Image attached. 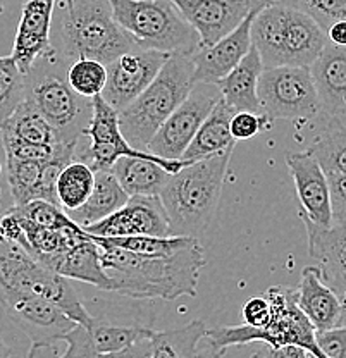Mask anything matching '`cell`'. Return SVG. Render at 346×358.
<instances>
[{
    "label": "cell",
    "mask_w": 346,
    "mask_h": 358,
    "mask_svg": "<svg viewBox=\"0 0 346 358\" xmlns=\"http://www.w3.org/2000/svg\"><path fill=\"white\" fill-rule=\"evenodd\" d=\"M100 264L110 281V291L135 300H176L195 296L206 253L199 238L171 253H131L99 245Z\"/></svg>",
    "instance_id": "6da1fadb"
},
{
    "label": "cell",
    "mask_w": 346,
    "mask_h": 358,
    "mask_svg": "<svg viewBox=\"0 0 346 358\" xmlns=\"http://www.w3.org/2000/svg\"><path fill=\"white\" fill-rule=\"evenodd\" d=\"M50 42L66 64L93 59L110 64L136 48L135 40L114 20L109 0H57Z\"/></svg>",
    "instance_id": "7a4b0ae2"
},
{
    "label": "cell",
    "mask_w": 346,
    "mask_h": 358,
    "mask_svg": "<svg viewBox=\"0 0 346 358\" xmlns=\"http://www.w3.org/2000/svg\"><path fill=\"white\" fill-rule=\"evenodd\" d=\"M233 148L188 164L171 174L159 195L173 236L199 238L217 214Z\"/></svg>",
    "instance_id": "3957f363"
},
{
    "label": "cell",
    "mask_w": 346,
    "mask_h": 358,
    "mask_svg": "<svg viewBox=\"0 0 346 358\" xmlns=\"http://www.w3.org/2000/svg\"><path fill=\"white\" fill-rule=\"evenodd\" d=\"M0 231L3 240L23 246L33 259L59 275L69 257L92 241L90 234L71 221L61 207L45 200L14 205L0 219Z\"/></svg>",
    "instance_id": "277c9868"
},
{
    "label": "cell",
    "mask_w": 346,
    "mask_h": 358,
    "mask_svg": "<svg viewBox=\"0 0 346 358\" xmlns=\"http://www.w3.org/2000/svg\"><path fill=\"white\" fill-rule=\"evenodd\" d=\"M68 64L54 50L36 59L24 76V100L48 122L61 143L80 145L92 119L90 99L78 95L68 83Z\"/></svg>",
    "instance_id": "5b68a950"
},
{
    "label": "cell",
    "mask_w": 346,
    "mask_h": 358,
    "mask_svg": "<svg viewBox=\"0 0 346 358\" xmlns=\"http://www.w3.org/2000/svg\"><path fill=\"white\" fill-rule=\"evenodd\" d=\"M193 83L192 55L171 54L150 85L119 112V129L136 150H147L148 143L183 100Z\"/></svg>",
    "instance_id": "8992f818"
},
{
    "label": "cell",
    "mask_w": 346,
    "mask_h": 358,
    "mask_svg": "<svg viewBox=\"0 0 346 358\" xmlns=\"http://www.w3.org/2000/svg\"><path fill=\"white\" fill-rule=\"evenodd\" d=\"M271 305V320L264 327L219 326L207 329L206 339L214 357L224 355L231 346L262 343L271 346L295 345L307 350L317 358H324L315 345V329L296 303V288L289 286H271L266 291Z\"/></svg>",
    "instance_id": "52a82bcc"
},
{
    "label": "cell",
    "mask_w": 346,
    "mask_h": 358,
    "mask_svg": "<svg viewBox=\"0 0 346 358\" xmlns=\"http://www.w3.org/2000/svg\"><path fill=\"white\" fill-rule=\"evenodd\" d=\"M109 3L114 20L136 47L186 55L199 50V35L171 0H109Z\"/></svg>",
    "instance_id": "ba28073f"
},
{
    "label": "cell",
    "mask_w": 346,
    "mask_h": 358,
    "mask_svg": "<svg viewBox=\"0 0 346 358\" xmlns=\"http://www.w3.org/2000/svg\"><path fill=\"white\" fill-rule=\"evenodd\" d=\"M0 291H16L43 298L57 305L73 322L88 329L95 322L69 279L42 266L23 246L10 240H0Z\"/></svg>",
    "instance_id": "9c48e42d"
},
{
    "label": "cell",
    "mask_w": 346,
    "mask_h": 358,
    "mask_svg": "<svg viewBox=\"0 0 346 358\" xmlns=\"http://www.w3.org/2000/svg\"><path fill=\"white\" fill-rule=\"evenodd\" d=\"M257 95L260 110L271 122L277 119L310 121L322 114L310 67L279 66L264 69Z\"/></svg>",
    "instance_id": "30bf717a"
},
{
    "label": "cell",
    "mask_w": 346,
    "mask_h": 358,
    "mask_svg": "<svg viewBox=\"0 0 346 358\" xmlns=\"http://www.w3.org/2000/svg\"><path fill=\"white\" fill-rule=\"evenodd\" d=\"M92 119L88 122L87 133V147L85 152H78V160H83L93 171H110L115 164V160L121 157H135V159H148L159 162L164 169L169 174L178 173L183 169L185 166L192 162H185V160H169L157 157L150 152L136 150L131 145L126 141L122 136L121 129H119V112L113 109L102 95L93 96L92 99Z\"/></svg>",
    "instance_id": "8fae6325"
},
{
    "label": "cell",
    "mask_w": 346,
    "mask_h": 358,
    "mask_svg": "<svg viewBox=\"0 0 346 358\" xmlns=\"http://www.w3.org/2000/svg\"><path fill=\"white\" fill-rule=\"evenodd\" d=\"M221 93L215 85L196 83L180 107L166 119V122L154 134L147 150L150 154L169 160H181L196 131L215 103Z\"/></svg>",
    "instance_id": "7c38bea8"
},
{
    "label": "cell",
    "mask_w": 346,
    "mask_h": 358,
    "mask_svg": "<svg viewBox=\"0 0 346 358\" xmlns=\"http://www.w3.org/2000/svg\"><path fill=\"white\" fill-rule=\"evenodd\" d=\"M171 54L133 48L107 64V83L102 99L121 112L154 81Z\"/></svg>",
    "instance_id": "4fadbf2b"
},
{
    "label": "cell",
    "mask_w": 346,
    "mask_h": 358,
    "mask_svg": "<svg viewBox=\"0 0 346 358\" xmlns=\"http://www.w3.org/2000/svg\"><path fill=\"white\" fill-rule=\"evenodd\" d=\"M0 305L31 343H57L76 326L57 305L16 291H0Z\"/></svg>",
    "instance_id": "5bb4252c"
},
{
    "label": "cell",
    "mask_w": 346,
    "mask_h": 358,
    "mask_svg": "<svg viewBox=\"0 0 346 358\" xmlns=\"http://www.w3.org/2000/svg\"><path fill=\"white\" fill-rule=\"evenodd\" d=\"M286 166L300 200L301 221L324 229L333 226L329 179L317 159L308 150L291 152L286 155Z\"/></svg>",
    "instance_id": "9a60e30c"
},
{
    "label": "cell",
    "mask_w": 346,
    "mask_h": 358,
    "mask_svg": "<svg viewBox=\"0 0 346 358\" xmlns=\"http://www.w3.org/2000/svg\"><path fill=\"white\" fill-rule=\"evenodd\" d=\"M85 231L100 238L173 236L159 196H129V200L113 215L88 226Z\"/></svg>",
    "instance_id": "2e32d148"
},
{
    "label": "cell",
    "mask_w": 346,
    "mask_h": 358,
    "mask_svg": "<svg viewBox=\"0 0 346 358\" xmlns=\"http://www.w3.org/2000/svg\"><path fill=\"white\" fill-rule=\"evenodd\" d=\"M199 35V48L210 47L229 35L250 13H259L252 0H171Z\"/></svg>",
    "instance_id": "e0dca14e"
},
{
    "label": "cell",
    "mask_w": 346,
    "mask_h": 358,
    "mask_svg": "<svg viewBox=\"0 0 346 358\" xmlns=\"http://www.w3.org/2000/svg\"><path fill=\"white\" fill-rule=\"evenodd\" d=\"M55 3L57 0H26L21 10L10 57L24 76L29 73L36 59L54 50L50 31Z\"/></svg>",
    "instance_id": "ac0fdd59"
},
{
    "label": "cell",
    "mask_w": 346,
    "mask_h": 358,
    "mask_svg": "<svg viewBox=\"0 0 346 358\" xmlns=\"http://www.w3.org/2000/svg\"><path fill=\"white\" fill-rule=\"evenodd\" d=\"M255 16L257 13H250L224 38L192 54L193 83L215 85L240 64L252 47V22Z\"/></svg>",
    "instance_id": "d6986e66"
},
{
    "label": "cell",
    "mask_w": 346,
    "mask_h": 358,
    "mask_svg": "<svg viewBox=\"0 0 346 358\" xmlns=\"http://www.w3.org/2000/svg\"><path fill=\"white\" fill-rule=\"evenodd\" d=\"M307 229L308 253L321 268L322 281L329 286L343 305V326H346V224L312 226L303 222Z\"/></svg>",
    "instance_id": "ffe728a7"
},
{
    "label": "cell",
    "mask_w": 346,
    "mask_h": 358,
    "mask_svg": "<svg viewBox=\"0 0 346 358\" xmlns=\"http://www.w3.org/2000/svg\"><path fill=\"white\" fill-rule=\"evenodd\" d=\"M71 160L74 159L57 157L48 162L7 159V182L14 205L20 207L33 200H45L59 207L55 182Z\"/></svg>",
    "instance_id": "44dd1931"
},
{
    "label": "cell",
    "mask_w": 346,
    "mask_h": 358,
    "mask_svg": "<svg viewBox=\"0 0 346 358\" xmlns=\"http://www.w3.org/2000/svg\"><path fill=\"white\" fill-rule=\"evenodd\" d=\"M296 303L315 331L343 326V305L338 294L322 281L321 268L307 266L296 288Z\"/></svg>",
    "instance_id": "7402d4cb"
},
{
    "label": "cell",
    "mask_w": 346,
    "mask_h": 358,
    "mask_svg": "<svg viewBox=\"0 0 346 358\" xmlns=\"http://www.w3.org/2000/svg\"><path fill=\"white\" fill-rule=\"evenodd\" d=\"M312 80L317 90L322 114L341 117L346 114V47L326 43L314 64Z\"/></svg>",
    "instance_id": "603a6c76"
},
{
    "label": "cell",
    "mask_w": 346,
    "mask_h": 358,
    "mask_svg": "<svg viewBox=\"0 0 346 358\" xmlns=\"http://www.w3.org/2000/svg\"><path fill=\"white\" fill-rule=\"evenodd\" d=\"M284 6V3H282ZM286 7L282 28V66L310 67L321 55L327 38L321 26L303 10Z\"/></svg>",
    "instance_id": "cb8c5ba5"
},
{
    "label": "cell",
    "mask_w": 346,
    "mask_h": 358,
    "mask_svg": "<svg viewBox=\"0 0 346 358\" xmlns=\"http://www.w3.org/2000/svg\"><path fill=\"white\" fill-rule=\"evenodd\" d=\"M262 71V59H260L257 48L252 45L248 54L241 59L240 64L234 67L228 76H224L221 81L215 83L226 106H229L234 112L245 110L262 114L259 95H257Z\"/></svg>",
    "instance_id": "d4e9b609"
},
{
    "label": "cell",
    "mask_w": 346,
    "mask_h": 358,
    "mask_svg": "<svg viewBox=\"0 0 346 358\" xmlns=\"http://www.w3.org/2000/svg\"><path fill=\"white\" fill-rule=\"evenodd\" d=\"M128 200L129 195L119 185L113 171H96L95 185H93L88 200L80 208L69 212L68 215L71 221L87 229L88 226H93L102 219L113 215Z\"/></svg>",
    "instance_id": "484cf974"
},
{
    "label": "cell",
    "mask_w": 346,
    "mask_h": 358,
    "mask_svg": "<svg viewBox=\"0 0 346 358\" xmlns=\"http://www.w3.org/2000/svg\"><path fill=\"white\" fill-rule=\"evenodd\" d=\"M234 115V110L222 99L215 103L214 109L207 115L203 124L196 131L195 138L192 140L189 147L181 157L185 162H196V160L207 159L215 154L233 148L236 141L233 140L229 131V122L231 117Z\"/></svg>",
    "instance_id": "4316f807"
},
{
    "label": "cell",
    "mask_w": 346,
    "mask_h": 358,
    "mask_svg": "<svg viewBox=\"0 0 346 358\" xmlns=\"http://www.w3.org/2000/svg\"><path fill=\"white\" fill-rule=\"evenodd\" d=\"M110 171L129 196H159L171 178L155 160L135 157H121Z\"/></svg>",
    "instance_id": "83f0119b"
},
{
    "label": "cell",
    "mask_w": 346,
    "mask_h": 358,
    "mask_svg": "<svg viewBox=\"0 0 346 358\" xmlns=\"http://www.w3.org/2000/svg\"><path fill=\"white\" fill-rule=\"evenodd\" d=\"M207 326L193 320L178 329L152 334V358H200L199 343L206 338Z\"/></svg>",
    "instance_id": "f1b7e54d"
},
{
    "label": "cell",
    "mask_w": 346,
    "mask_h": 358,
    "mask_svg": "<svg viewBox=\"0 0 346 358\" xmlns=\"http://www.w3.org/2000/svg\"><path fill=\"white\" fill-rule=\"evenodd\" d=\"M0 133L17 138V140L24 141V143L42 145V147L61 145L54 129L35 110V107L29 102H26V100H23L20 103V107L13 112V115L3 122V126L0 128Z\"/></svg>",
    "instance_id": "f546056e"
},
{
    "label": "cell",
    "mask_w": 346,
    "mask_h": 358,
    "mask_svg": "<svg viewBox=\"0 0 346 358\" xmlns=\"http://www.w3.org/2000/svg\"><path fill=\"white\" fill-rule=\"evenodd\" d=\"M308 152L317 159L326 174L346 176V124L340 117H327V124L315 136Z\"/></svg>",
    "instance_id": "4dcf8cb0"
},
{
    "label": "cell",
    "mask_w": 346,
    "mask_h": 358,
    "mask_svg": "<svg viewBox=\"0 0 346 358\" xmlns=\"http://www.w3.org/2000/svg\"><path fill=\"white\" fill-rule=\"evenodd\" d=\"M93 185H95V171L83 160H71L61 171L55 182L59 207L66 214L80 208L90 196Z\"/></svg>",
    "instance_id": "1f68e13d"
},
{
    "label": "cell",
    "mask_w": 346,
    "mask_h": 358,
    "mask_svg": "<svg viewBox=\"0 0 346 358\" xmlns=\"http://www.w3.org/2000/svg\"><path fill=\"white\" fill-rule=\"evenodd\" d=\"M154 331L145 326H114L107 322H93L90 327L92 345L99 355L121 352L133 343L150 338Z\"/></svg>",
    "instance_id": "d6a6232c"
},
{
    "label": "cell",
    "mask_w": 346,
    "mask_h": 358,
    "mask_svg": "<svg viewBox=\"0 0 346 358\" xmlns=\"http://www.w3.org/2000/svg\"><path fill=\"white\" fill-rule=\"evenodd\" d=\"M68 83L78 95L85 99L102 95L107 83V67L106 64L93 59H78L68 66Z\"/></svg>",
    "instance_id": "836d02e7"
},
{
    "label": "cell",
    "mask_w": 346,
    "mask_h": 358,
    "mask_svg": "<svg viewBox=\"0 0 346 358\" xmlns=\"http://www.w3.org/2000/svg\"><path fill=\"white\" fill-rule=\"evenodd\" d=\"M24 74L13 57H0V128L24 100Z\"/></svg>",
    "instance_id": "e575fe53"
},
{
    "label": "cell",
    "mask_w": 346,
    "mask_h": 358,
    "mask_svg": "<svg viewBox=\"0 0 346 358\" xmlns=\"http://www.w3.org/2000/svg\"><path fill=\"white\" fill-rule=\"evenodd\" d=\"M271 3H284L303 10L321 26L324 33L334 22L346 20V0H273Z\"/></svg>",
    "instance_id": "d590c367"
},
{
    "label": "cell",
    "mask_w": 346,
    "mask_h": 358,
    "mask_svg": "<svg viewBox=\"0 0 346 358\" xmlns=\"http://www.w3.org/2000/svg\"><path fill=\"white\" fill-rule=\"evenodd\" d=\"M273 122L264 114H255V112H234L229 122V131L234 141L250 140L262 133L264 129H269Z\"/></svg>",
    "instance_id": "8d00e7d4"
},
{
    "label": "cell",
    "mask_w": 346,
    "mask_h": 358,
    "mask_svg": "<svg viewBox=\"0 0 346 358\" xmlns=\"http://www.w3.org/2000/svg\"><path fill=\"white\" fill-rule=\"evenodd\" d=\"M62 341L68 343V350L61 358H96L99 353L95 352L92 345V338H90V329L88 327L76 326L69 331L68 334L62 338Z\"/></svg>",
    "instance_id": "74e56055"
},
{
    "label": "cell",
    "mask_w": 346,
    "mask_h": 358,
    "mask_svg": "<svg viewBox=\"0 0 346 358\" xmlns=\"http://www.w3.org/2000/svg\"><path fill=\"white\" fill-rule=\"evenodd\" d=\"M241 319L245 326L264 327L271 320V305L266 296H254L241 307Z\"/></svg>",
    "instance_id": "f35d334b"
},
{
    "label": "cell",
    "mask_w": 346,
    "mask_h": 358,
    "mask_svg": "<svg viewBox=\"0 0 346 358\" xmlns=\"http://www.w3.org/2000/svg\"><path fill=\"white\" fill-rule=\"evenodd\" d=\"M331 189V207H333V224H346V176L327 174Z\"/></svg>",
    "instance_id": "ab89813d"
},
{
    "label": "cell",
    "mask_w": 346,
    "mask_h": 358,
    "mask_svg": "<svg viewBox=\"0 0 346 358\" xmlns=\"http://www.w3.org/2000/svg\"><path fill=\"white\" fill-rule=\"evenodd\" d=\"M252 358H308V352L301 346L284 345V346H271L264 345L259 352L254 353Z\"/></svg>",
    "instance_id": "60d3db41"
},
{
    "label": "cell",
    "mask_w": 346,
    "mask_h": 358,
    "mask_svg": "<svg viewBox=\"0 0 346 358\" xmlns=\"http://www.w3.org/2000/svg\"><path fill=\"white\" fill-rule=\"evenodd\" d=\"M152 338V336H150ZM150 338H143L140 341L133 343L128 348L121 350V352L106 353V355H99L96 358H152V341Z\"/></svg>",
    "instance_id": "b9f144b4"
},
{
    "label": "cell",
    "mask_w": 346,
    "mask_h": 358,
    "mask_svg": "<svg viewBox=\"0 0 346 358\" xmlns=\"http://www.w3.org/2000/svg\"><path fill=\"white\" fill-rule=\"evenodd\" d=\"M326 38L331 45L346 47V20L331 24L326 31Z\"/></svg>",
    "instance_id": "7bdbcfd3"
},
{
    "label": "cell",
    "mask_w": 346,
    "mask_h": 358,
    "mask_svg": "<svg viewBox=\"0 0 346 358\" xmlns=\"http://www.w3.org/2000/svg\"><path fill=\"white\" fill-rule=\"evenodd\" d=\"M28 358H61L55 343H33Z\"/></svg>",
    "instance_id": "ee69618b"
},
{
    "label": "cell",
    "mask_w": 346,
    "mask_h": 358,
    "mask_svg": "<svg viewBox=\"0 0 346 358\" xmlns=\"http://www.w3.org/2000/svg\"><path fill=\"white\" fill-rule=\"evenodd\" d=\"M0 358H10V348L6 341H3L2 334H0Z\"/></svg>",
    "instance_id": "f6af8a7d"
},
{
    "label": "cell",
    "mask_w": 346,
    "mask_h": 358,
    "mask_svg": "<svg viewBox=\"0 0 346 358\" xmlns=\"http://www.w3.org/2000/svg\"><path fill=\"white\" fill-rule=\"evenodd\" d=\"M7 2H9V0H0V13H2V10H3V7H6Z\"/></svg>",
    "instance_id": "bcb514c9"
},
{
    "label": "cell",
    "mask_w": 346,
    "mask_h": 358,
    "mask_svg": "<svg viewBox=\"0 0 346 358\" xmlns=\"http://www.w3.org/2000/svg\"><path fill=\"white\" fill-rule=\"evenodd\" d=\"M308 358H317L315 355H312V353H308Z\"/></svg>",
    "instance_id": "7dc6e473"
},
{
    "label": "cell",
    "mask_w": 346,
    "mask_h": 358,
    "mask_svg": "<svg viewBox=\"0 0 346 358\" xmlns=\"http://www.w3.org/2000/svg\"><path fill=\"white\" fill-rule=\"evenodd\" d=\"M0 176H2V164H0Z\"/></svg>",
    "instance_id": "c3c4849f"
},
{
    "label": "cell",
    "mask_w": 346,
    "mask_h": 358,
    "mask_svg": "<svg viewBox=\"0 0 346 358\" xmlns=\"http://www.w3.org/2000/svg\"><path fill=\"white\" fill-rule=\"evenodd\" d=\"M0 240H3V236H2V231H0Z\"/></svg>",
    "instance_id": "681fc988"
}]
</instances>
